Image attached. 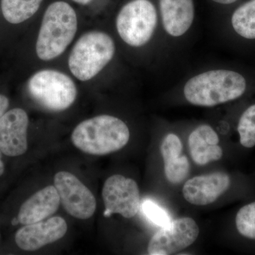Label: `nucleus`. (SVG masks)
<instances>
[{"instance_id":"f257e3e1","label":"nucleus","mask_w":255,"mask_h":255,"mask_svg":"<svg viewBox=\"0 0 255 255\" xmlns=\"http://www.w3.org/2000/svg\"><path fill=\"white\" fill-rule=\"evenodd\" d=\"M248 88L246 75L215 65L189 74L179 82L174 91L189 105L210 108L241 98Z\"/></svg>"},{"instance_id":"f03ea898","label":"nucleus","mask_w":255,"mask_h":255,"mask_svg":"<svg viewBox=\"0 0 255 255\" xmlns=\"http://www.w3.org/2000/svg\"><path fill=\"white\" fill-rule=\"evenodd\" d=\"M116 29L127 46L135 49L151 48L164 60L163 36L158 7L151 0H130L121 8Z\"/></svg>"},{"instance_id":"7ed1b4c3","label":"nucleus","mask_w":255,"mask_h":255,"mask_svg":"<svg viewBox=\"0 0 255 255\" xmlns=\"http://www.w3.org/2000/svg\"><path fill=\"white\" fill-rule=\"evenodd\" d=\"M71 138L73 145L82 152L105 155L125 147L130 139V130L118 117L100 115L79 124Z\"/></svg>"},{"instance_id":"20e7f679","label":"nucleus","mask_w":255,"mask_h":255,"mask_svg":"<svg viewBox=\"0 0 255 255\" xmlns=\"http://www.w3.org/2000/svg\"><path fill=\"white\" fill-rule=\"evenodd\" d=\"M78 29V17L73 8L65 1H55L43 15L36 42L39 59L58 58L73 41Z\"/></svg>"},{"instance_id":"39448f33","label":"nucleus","mask_w":255,"mask_h":255,"mask_svg":"<svg viewBox=\"0 0 255 255\" xmlns=\"http://www.w3.org/2000/svg\"><path fill=\"white\" fill-rule=\"evenodd\" d=\"M115 41L105 32L90 31L82 35L74 46L68 65L72 74L81 81L91 80L115 57Z\"/></svg>"},{"instance_id":"423d86ee","label":"nucleus","mask_w":255,"mask_h":255,"mask_svg":"<svg viewBox=\"0 0 255 255\" xmlns=\"http://www.w3.org/2000/svg\"><path fill=\"white\" fill-rule=\"evenodd\" d=\"M28 93L38 105L50 112L68 109L76 100L78 90L71 78L53 70L38 72L28 82Z\"/></svg>"},{"instance_id":"0eeeda50","label":"nucleus","mask_w":255,"mask_h":255,"mask_svg":"<svg viewBox=\"0 0 255 255\" xmlns=\"http://www.w3.org/2000/svg\"><path fill=\"white\" fill-rule=\"evenodd\" d=\"M158 11L167 58L187 41L195 25L194 0H158Z\"/></svg>"},{"instance_id":"6e6552de","label":"nucleus","mask_w":255,"mask_h":255,"mask_svg":"<svg viewBox=\"0 0 255 255\" xmlns=\"http://www.w3.org/2000/svg\"><path fill=\"white\" fill-rule=\"evenodd\" d=\"M102 198L106 217L118 214L126 219H131L140 210V191L137 183L120 174L111 176L106 180Z\"/></svg>"},{"instance_id":"1a4fd4ad","label":"nucleus","mask_w":255,"mask_h":255,"mask_svg":"<svg viewBox=\"0 0 255 255\" xmlns=\"http://www.w3.org/2000/svg\"><path fill=\"white\" fill-rule=\"evenodd\" d=\"M54 186L64 209L73 217L88 219L95 214L97 202L95 196L74 174L60 172L55 175Z\"/></svg>"},{"instance_id":"9d476101","label":"nucleus","mask_w":255,"mask_h":255,"mask_svg":"<svg viewBox=\"0 0 255 255\" xmlns=\"http://www.w3.org/2000/svg\"><path fill=\"white\" fill-rule=\"evenodd\" d=\"M199 228L194 219L179 218L159 230L152 236L147 252L150 255H168L191 246L199 237Z\"/></svg>"},{"instance_id":"9b49d317","label":"nucleus","mask_w":255,"mask_h":255,"mask_svg":"<svg viewBox=\"0 0 255 255\" xmlns=\"http://www.w3.org/2000/svg\"><path fill=\"white\" fill-rule=\"evenodd\" d=\"M67 231L66 221L56 216L46 221L24 225L15 235V241L20 249L35 251L61 239Z\"/></svg>"},{"instance_id":"f8f14e48","label":"nucleus","mask_w":255,"mask_h":255,"mask_svg":"<svg viewBox=\"0 0 255 255\" xmlns=\"http://www.w3.org/2000/svg\"><path fill=\"white\" fill-rule=\"evenodd\" d=\"M28 117L22 109L6 112L0 119V150L9 157L22 155L27 150Z\"/></svg>"},{"instance_id":"ddd939ff","label":"nucleus","mask_w":255,"mask_h":255,"mask_svg":"<svg viewBox=\"0 0 255 255\" xmlns=\"http://www.w3.org/2000/svg\"><path fill=\"white\" fill-rule=\"evenodd\" d=\"M231 185V179L225 172H214L196 176L188 179L182 189L187 202L195 206L212 204L224 194Z\"/></svg>"},{"instance_id":"4468645a","label":"nucleus","mask_w":255,"mask_h":255,"mask_svg":"<svg viewBox=\"0 0 255 255\" xmlns=\"http://www.w3.org/2000/svg\"><path fill=\"white\" fill-rule=\"evenodd\" d=\"M219 142V135L211 126L203 124L196 127L188 138L193 161L198 165H205L219 160L223 156Z\"/></svg>"},{"instance_id":"2eb2a0df","label":"nucleus","mask_w":255,"mask_h":255,"mask_svg":"<svg viewBox=\"0 0 255 255\" xmlns=\"http://www.w3.org/2000/svg\"><path fill=\"white\" fill-rule=\"evenodd\" d=\"M60 204V196L55 186L43 188L23 203L18 212V223L24 226L43 221L54 214Z\"/></svg>"},{"instance_id":"dca6fc26","label":"nucleus","mask_w":255,"mask_h":255,"mask_svg":"<svg viewBox=\"0 0 255 255\" xmlns=\"http://www.w3.org/2000/svg\"><path fill=\"white\" fill-rule=\"evenodd\" d=\"M182 142L177 134L169 132L162 140L160 152L164 161V171L167 180L172 184L182 182L189 175L190 163L182 155Z\"/></svg>"},{"instance_id":"f3484780","label":"nucleus","mask_w":255,"mask_h":255,"mask_svg":"<svg viewBox=\"0 0 255 255\" xmlns=\"http://www.w3.org/2000/svg\"><path fill=\"white\" fill-rule=\"evenodd\" d=\"M235 34L248 41L255 40V0H249L238 6L230 18Z\"/></svg>"},{"instance_id":"a211bd4d","label":"nucleus","mask_w":255,"mask_h":255,"mask_svg":"<svg viewBox=\"0 0 255 255\" xmlns=\"http://www.w3.org/2000/svg\"><path fill=\"white\" fill-rule=\"evenodd\" d=\"M43 0H1L3 16L8 22L17 24L36 14Z\"/></svg>"},{"instance_id":"6ab92c4d","label":"nucleus","mask_w":255,"mask_h":255,"mask_svg":"<svg viewBox=\"0 0 255 255\" xmlns=\"http://www.w3.org/2000/svg\"><path fill=\"white\" fill-rule=\"evenodd\" d=\"M241 145L247 148L255 145V104L250 106L242 114L238 124Z\"/></svg>"},{"instance_id":"aec40b11","label":"nucleus","mask_w":255,"mask_h":255,"mask_svg":"<svg viewBox=\"0 0 255 255\" xmlns=\"http://www.w3.org/2000/svg\"><path fill=\"white\" fill-rule=\"evenodd\" d=\"M236 227L242 236L255 240V202L243 206L236 218Z\"/></svg>"},{"instance_id":"412c9836","label":"nucleus","mask_w":255,"mask_h":255,"mask_svg":"<svg viewBox=\"0 0 255 255\" xmlns=\"http://www.w3.org/2000/svg\"><path fill=\"white\" fill-rule=\"evenodd\" d=\"M141 208L146 217L157 226L162 228L165 227L172 221L167 213L153 201H144Z\"/></svg>"},{"instance_id":"4be33fe9","label":"nucleus","mask_w":255,"mask_h":255,"mask_svg":"<svg viewBox=\"0 0 255 255\" xmlns=\"http://www.w3.org/2000/svg\"><path fill=\"white\" fill-rule=\"evenodd\" d=\"M9 102L7 97L4 95H0V119L6 113L8 107H9Z\"/></svg>"},{"instance_id":"5701e85b","label":"nucleus","mask_w":255,"mask_h":255,"mask_svg":"<svg viewBox=\"0 0 255 255\" xmlns=\"http://www.w3.org/2000/svg\"><path fill=\"white\" fill-rule=\"evenodd\" d=\"M211 1H213L215 4L226 6V5L234 4L238 0H211Z\"/></svg>"},{"instance_id":"b1692460","label":"nucleus","mask_w":255,"mask_h":255,"mask_svg":"<svg viewBox=\"0 0 255 255\" xmlns=\"http://www.w3.org/2000/svg\"><path fill=\"white\" fill-rule=\"evenodd\" d=\"M2 152L0 150V177L4 174V164L2 161Z\"/></svg>"},{"instance_id":"393cba45","label":"nucleus","mask_w":255,"mask_h":255,"mask_svg":"<svg viewBox=\"0 0 255 255\" xmlns=\"http://www.w3.org/2000/svg\"><path fill=\"white\" fill-rule=\"evenodd\" d=\"M73 1L78 3V4L87 5L89 3L91 2L92 0H73Z\"/></svg>"}]
</instances>
